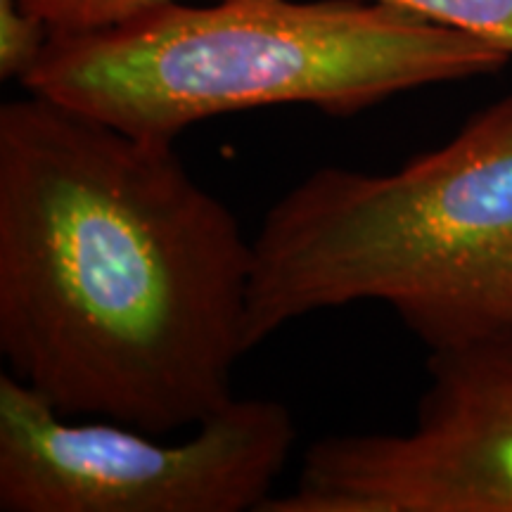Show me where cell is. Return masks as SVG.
<instances>
[{
    "label": "cell",
    "mask_w": 512,
    "mask_h": 512,
    "mask_svg": "<svg viewBox=\"0 0 512 512\" xmlns=\"http://www.w3.org/2000/svg\"><path fill=\"white\" fill-rule=\"evenodd\" d=\"M465 31L512 55V0H375Z\"/></svg>",
    "instance_id": "7"
},
{
    "label": "cell",
    "mask_w": 512,
    "mask_h": 512,
    "mask_svg": "<svg viewBox=\"0 0 512 512\" xmlns=\"http://www.w3.org/2000/svg\"><path fill=\"white\" fill-rule=\"evenodd\" d=\"M394 311L427 349L512 325V249Z\"/></svg>",
    "instance_id": "6"
},
{
    "label": "cell",
    "mask_w": 512,
    "mask_h": 512,
    "mask_svg": "<svg viewBox=\"0 0 512 512\" xmlns=\"http://www.w3.org/2000/svg\"><path fill=\"white\" fill-rule=\"evenodd\" d=\"M510 53L375 0H188L95 34H50L29 93L157 143L211 117L309 105L349 117L496 74Z\"/></svg>",
    "instance_id": "2"
},
{
    "label": "cell",
    "mask_w": 512,
    "mask_h": 512,
    "mask_svg": "<svg viewBox=\"0 0 512 512\" xmlns=\"http://www.w3.org/2000/svg\"><path fill=\"white\" fill-rule=\"evenodd\" d=\"M406 432L309 446L261 512H512V325L430 349Z\"/></svg>",
    "instance_id": "5"
},
{
    "label": "cell",
    "mask_w": 512,
    "mask_h": 512,
    "mask_svg": "<svg viewBox=\"0 0 512 512\" xmlns=\"http://www.w3.org/2000/svg\"><path fill=\"white\" fill-rule=\"evenodd\" d=\"M254 249L174 143L0 107V356L67 418L169 437L235 399Z\"/></svg>",
    "instance_id": "1"
},
{
    "label": "cell",
    "mask_w": 512,
    "mask_h": 512,
    "mask_svg": "<svg viewBox=\"0 0 512 512\" xmlns=\"http://www.w3.org/2000/svg\"><path fill=\"white\" fill-rule=\"evenodd\" d=\"M247 344L356 302L399 306L512 249V93L392 174L323 166L252 238Z\"/></svg>",
    "instance_id": "3"
},
{
    "label": "cell",
    "mask_w": 512,
    "mask_h": 512,
    "mask_svg": "<svg viewBox=\"0 0 512 512\" xmlns=\"http://www.w3.org/2000/svg\"><path fill=\"white\" fill-rule=\"evenodd\" d=\"M50 34H95L176 0H17Z\"/></svg>",
    "instance_id": "8"
},
{
    "label": "cell",
    "mask_w": 512,
    "mask_h": 512,
    "mask_svg": "<svg viewBox=\"0 0 512 512\" xmlns=\"http://www.w3.org/2000/svg\"><path fill=\"white\" fill-rule=\"evenodd\" d=\"M297 425L285 403L235 396L190 437L67 418L0 373L3 512H261Z\"/></svg>",
    "instance_id": "4"
}]
</instances>
